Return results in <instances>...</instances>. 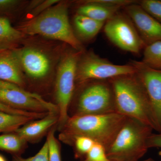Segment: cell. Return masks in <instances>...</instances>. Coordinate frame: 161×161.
<instances>
[{
	"instance_id": "cell-31",
	"label": "cell",
	"mask_w": 161,
	"mask_h": 161,
	"mask_svg": "<svg viewBox=\"0 0 161 161\" xmlns=\"http://www.w3.org/2000/svg\"><path fill=\"white\" fill-rule=\"evenodd\" d=\"M0 161H6L5 158L1 155H0Z\"/></svg>"
},
{
	"instance_id": "cell-29",
	"label": "cell",
	"mask_w": 161,
	"mask_h": 161,
	"mask_svg": "<svg viewBox=\"0 0 161 161\" xmlns=\"http://www.w3.org/2000/svg\"><path fill=\"white\" fill-rule=\"evenodd\" d=\"M147 147L150 148H161V132L158 134L152 133L147 141Z\"/></svg>"
},
{
	"instance_id": "cell-3",
	"label": "cell",
	"mask_w": 161,
	"mask_h": 161,
	"mask_svg": "<svg viewBox=\"0 0 161 161\" xmlns=\"http://www.w3.org/2000/svg\"><path fill=\"white\" fill-rule=\"evenodd\" d=\"M127 118L118 112L75 115L69 117L63 128L65 136L70 142H73L77 136H86L103 146L107 152Z\"/></svg>"
},
{
	"instance_id": "cell-16",
	"label": "cell",
	"mask_w": 161,
	"mask_h": 161,
	"mask_svg": "<svg viewBox=\"0 0 161 161\" xmlns=\"http://www.w3.org/2000/svg\"><path fill=\"white\" fill-rule=\"evenodd\" d=\"M27 37L12 26L9 18L0 17V52L18 48Z\"/></svg>"
},
{
	"instance_id": "cell-18",
	"label": "cell",
	"mask_w": 161,
	"mask_h": 161,
	"mask_svg": "<svg viewBox=\"0 0 161 161\" xmlns=\"http://www.w3.org/2000/svg\"><path fill=\"white\" fill-rule=\"evenodd\" d=\"M35 119L30 116L14 115L0 111V133L15 132L20 127Z\"/></svg>"
},
{
	"instance_id": "cell-8",
	"label": "cell",
	"mask_w": 161,
	"mask_h": 161,
	"mask_svg": "<svg viewBox=\"0 0 161 161\" xmlns=\"http://www.w3.org/2000/svg\"><path fill=\"white\" fill-rule=\"evenodd\" d=\"M136 72L130 63L114 64L100 57L93 51L82 52L77 64L76 86L91 80H107Z\"/></svg>"
},
{
	"instance_id": "cell-20",
	"label": "cell",
	"mask_w": 161,
	"mask_h": 161,
	"mask_svg": "<svg viewBox=\"0 0 161 161\" xmlns=\"http://www.w3.org/2000/svg\"><path fill=\"white\" fill-rule=\"evenodd\" d=\"M26 141L16 133L0 135V150L9 152H17L21 150Z\"/></svg>"
},
{
	"instance_id": "cell-24",
	"label": "cell",
	"mask_w": 161,
	"mask_h": 161,
	"mask_svg": "<svg viewBox=\"0 0 161 161\" xmlns=\"http://www.w3.org/2000/svg\"><path fill=\"white\" fill-rule=\"evenodd\" d=\"M60 1L58 0L35 1L33 9L28 13V16L27 17L26 20L36 17Z\"/></svg>"
},
{
	"instance_id": "cell-10",
	"label": "cell",
	"mask_w": 161,
	"mask_h": 161,
	"mask_svg": "<svg viewBox=\"0 0 161 161\" xmlns=\"http://www.w3.org/2000/svg\"><path fill=\"white\" fill-rule=\"evenodd\" d=\"M136 73L143 85L150 105L155 122L156 131L161 132V70L154 69L142 61L131 60Z\"/></svg>"
},
{
	"instance_id": "cell-23",
	"label": "cell",
	"mask_w": 161,
	"mask_h": 161,
	"mask_svg": "<svg viewBox=\"0 0 161 161\" xmlns=\"http://www.w3.org/2000/svg\"><path fill=\"white\" fill-rule=\"evenodd\" d=\"M48 144V161H61L60 147L54 135V130H52L47 140Z\"/></svg>"
},
{
	"instance_id": "cell-1",
	"label": "cell",
	"mask_w": 161,
	"mask_h": 161,
	"mask_svg": "<svg viewBox=\"0 0 161 161\" xmlns=\"http://www.w3.org/2000/svg\"><path fill=\"white\" fill-rule=\"evenodd\" d=\"M71 2L60 1L36 17L23 21L16 28L29 36H40L56 40L79 51H84L69 19L68 10Z\"/></svg>"
},
{
	"instance_id": "cell-21",
	"label": "cell",
	"mask_w": 161,
	"mask_h": 161,
	"mask_svg": "<svg viewBox=\"0 0 161 161\" xmlns=\"http://www.w3.org/2000/svg\"><path fill=\"white\" fill-rule=\"evenodd\" d=\"M138 4L146 12L161 23V0H142Z\"/></svg>"
},
{
	"instance_id": "cell-14",
	"label": "cell",
	"mask_w": 161,
	"mask_h": 161,
	"mask_svg": "<svg viewBox=\"0 0 161 161\" xmlns=\"http://www.w3.org/2000/svg\"><path fill=\"white\" fill-rule=\"evenodd\" d=\"M77 3L78 6L76 14L83 15L104 23L122 8L119 6H109L98 3L95 2V0H86Z\"/></svg>"
},
{
	"instance_id": "cell-13",
	"label": "cell",
	"mask_w": 161,
	"mask_h": 161,
	"mask_svg": "<svg viewBox=\"0 0 161 161\" xmlns=\"http://www.w3.org/2000/svg\"><path fill=\"white\" fill-rule=\"evenodd\" d=\"M14 49L0 52V80L23 88L25 75Z\"/></svg>"
},
{
	"instance_id": "cell-15",
	"label": "cell",
	"mask_w": 161,
	"mask_h": 161,
	"mask_svg": "<svg viewBox=\"0 0 161 161\" xmlns=\"http://www.w3.org/2000/svg\"><path fill=\"white\" fill-rule=\"evenodd\" d=\"M73 29L78 40L82 43L93 40L102 29L105 23L86 16L76 14L73 20Z\"/></svg>"
},
{
	"instance_id": "cell-22",
	"label": "cell",
	"mask_w": 161,
	"mask_h": 161,
	"mask_svg": "<svg viewBox=\"0 0 161 161\" xmlns=\"http://www.w3.org/2000/svg\"><path fill=\"white\" fill-rule=\"evenodd\" d=\"M19 0H0V17L8 18L16 12L25 3Z\"/></svg>"
},
{
	"instance_id": "cell-27",
	"label": "cell",
	"mask_w": 161,
	"mask_h": 161,
	"mask_svg": "<svg viewBox=\"0 0 161 161\" xmlns=\"http://www.w3.org/2000/svg\"><path fill=\"white\" fill-rule=\"evenodd\" d=\"M73 142L78 152L81 154H87L95 143L92 139L84 136L75 137Z\"/></svg>"
},
{
	"instance_id": "cell-26",
	"label": "cell",
	"mask_w": 161,
	"mask_h": 161,
	"mask_svg": "<svg viewBox=\"0 0 161 161\" xmlns=\"http://www.w3.org/2000/svg\"><path fill=\"white\" fill-rule=\"evenodd\" d=\"M86 161H109L107 157L106 150L100 144L95 143L86 154Z\"/></svg>"
},
{
	"instance_id": "cell-2",
	"label": "cell",
	"mask_w": 161,
	"mask_h": 161,
	"mask_svg": "<svg viewBox=\"0 0 161 161\" xmlns=\"http://www.w3.org/2000/svg\"><path fill=\"white\" fill-rule=\"evenodd\" d=\"M109 80L114 91L117 112L135 119L155 130L150 100L136 72Z\"/></svg>"
},
{
	"instance_id": "cell-4",
	"label": "cell",
	"mask_w": 161,
	"mask_h": 161,
	"mask_svg": "<svg viewBox=\"0 0 161 161\" xmlns=\"http://www.w3.org/2000/svg\"><path fill=\"white\" fill-rule=\"evenodd\" d=\"M27 37L15 51L25 76L33 80H44L57 70L66 48Z\"/></svg>"
},
{
	"instance_id": "cell-19",
	"label": "cell",
	"mask_w": 161,
	"mask_h": 161,
	"mask_svg": "<svg viewBox=\"0 0 161 161\" xmlns=\"http://www.w3.org/2000/svg\"><path fill=\"white\" fill-rule=\"evenodd\" d=\"M142 61L152 68L161 70V41L151 43L145 47Z\"/></svg>"
},
{
	"instance_id": "cell-7",
	"label": "cell",
	"mask_w": 161,
	"mask_h": 161,
	"mask_svg": "<svg viewBox=\"0 0 161 161\" xmlns=\"http://www.w3.org/2000/svg\"><path fill=\"white\" fill-rule=\"evenodd\" d=\"M83 52L68 46L64 50L57 67L55 96L59 110L58 122L62 128L69 117L68 112L76 88L77 64Z\"/></svg>"
},
{
	"instance_id": "cell-11",
	"label": "cell",
	"mask_w": 161,
	"mask_h": 161,
	"mask_svg": "<svg viewBox=\"0 0 161 161\" xmlns=\"http://www.w3.org/2000/svg\"><path fill=\"white\" fill-rule=\"evenodd\" d=\"M0 102L17 109L37 112L59 113L57 105L25 90L0 89Z\"/></svg>"
},
{
	"instance_id": "cell-12",
	"label": "cell",
	"mask_w": 161,
	"mask_h": 161,
	"mask_svg": "<svg viewBox=\"0 0 161 161\" xmlns=\"http://www.w3.org/2000/svg\"><path fill=\"white\" fill-rule=\"evenodd\" d=\"M122 8L133 22L146 46L161 41V23L145 11L138 2Z\"/></svg>"
},
{
	"instance_id": "cell-32",
	"label": "cell",
	"mask_w": 161,
	"mask_h": 161,
	"mask_svg": "<svg viewBox=\"0 0 161 161\" xmlns=\"http://www.w3.org/2000/svg\"><path fill=\"white\" fill-rule=\"evenodd\" d=\"M143 161H156L153 160L152 159H149Z\"/></svg>"
},
{
	"instance_id": "cell-6",
	"label": "cell",
	"mask_w": 161,
	"mask_h": 161,
	"mask_svg": "<svg viewBox=\"0 0 161 161\" xmlns=\"http://www.w3.org/2000/svg\"><path fill=\"white\" fill-rule=\"evenodd\" d=\"M77 86L79 92L73 116L117 112L114 91L109 80H91Z\"/></svg>"
},
{
	"instance_id": "cell-17",
	"label": "cell",
	"mask_w": 161,
	"mask_h": 161,
	"mask_svg": "<svg viewBox=\"0 0 161 161\" xmlns=\"http://www.w3.org/2000/svg\"><path fill=\"white\" fill-rule=\"evenodd\" d=\"M58 119L59 116H57L56 113H50L39 120L26 124L14 132L25 141L31 140L43 135L58 121Z\"/></svg>"
},
{
	"instance_id": "cell-30",
	"label": "cell",
	"mask_w": 161,
	"mask_h": 161,
	"mask_svg": "<svg viewBox=\"0 0 161 161\" xmlns=\"http://www.w3.org/2000/svg\"><path fill=\"white\" fill-rule=\"evenodd\" d=\"M0 89H9L23 90L15 85L9 82H5L0 80Z\"/></svg>"
},
{
	"instance_id": "cell-25",
	"label": "cell",
	"mask_w": 161,
	"mask_h": 161,
	"mask_svg": "<svg viewBox=\"0 0 161 161\" xmlns=\"http://www.w3.org/2000/svg\"><path fill=\"white\" fill-rule=\"evenodd\" d=\"M0 111L14 114V115H25V116H30L38 119L43 118L48 114L47 112H28V111H23V110L17 109L8 106L5 104L0 102Z\"/></svg>"
},
{
	"instance_id": "cell-5",
	"label": "cell",
	"mask_w": 161,
	"mask_h": 161,
	"mask_svg": "<svg viewBox=\"0 0 161 161\" xmlns=\"http://www.w3.org/2000/svg\"><path fill=\"white\" fill-rule=\"evenodd\" d=\"M151 127L127 117L115 140L106 152L110 161H138L148 150Z\"/></svg>"
},
{
	"instance_id": "cell-28",
	"label": "cell",
	"mask_w": 161,
	"mask_h": 161,
	"mask_svg": "<svg viewBox=\"0 0 161 161\" xmlns=\"http://www.w3.org/2000/svg\"><path fill=\"white\" fill-rule=\"evenodd\" d=\"M13 161H48V144L47 142L46 141L40 151L34 156L26 159L15 157Z\"/></svg>"
},
{
	"instance_id": "cell-9",
	"label": "cell",
	"mask_w": 161,
	"mask_h": 161,
	"mask_svg": "<svg viewBox=\"0 0 161 161\" xmlns=\"http://www.w3.org/2000/svg\"><path fill=\"white\" fill-rule=\"evenodd\" d=\"M103 31L112 43L125 51L138 55L146 47L135 25L125 12L119 11L108 20Z\"/></svg>"
}]
</instances>
